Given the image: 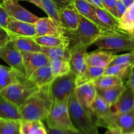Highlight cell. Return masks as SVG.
<instances>
[{
    "instance_id": "cell-23",
    "label": "cell",
    "mask_w": 134,
    "mask_h": 134,
    "mask_svg": "<svg viewBox=\"0 0 134 134\" xmlns=\"http://www.w3.org/2000/svg\"><path fill=\"white\" fill-rule=\"evenodd\" d=\"M34 39L38 44L44 47L68 48L69 44V39L65 36L42 35L35 37Z\"/></svg>"
},
{
    "instance_id": "cell-39",
    "label": "cell",
    "mask_w": 134,
    "mask_h": 134,
    "mask_svg": "<svg viewBox=\"0 0 134 134\" xmlns=\"http://www.w3.org/2000/svg\"><path fill=\"white\" fill-rule=\"evenodd\" d=\"M9 18V14L4 9L2 4L0 3V27L6 29Z\"/></svg>"
},
{
    "instance_id": "cell-4",
    "label": "cell",
    "mask_w": 134,
    "mask_h": 134,
    "mask_svg": "<svg viewBox=\"0 0 134 134\" xmlns=\"http://www.w3.org/2000/svg\"><path fill=\"white\" fill-rule=\"evenodd\" d=\"M103 32V31L94 24L81 15L77 28L75 30H65L64 36L69 41V48L77 44L90 47Z\"/></svg>"
},
{
    "instance_id": "cell-7",
    "label": "cell",
    "mask_w": 134,
    "mask_h": 134,
    "mask_svg": "<svg viewBox=\"0 0 134 134\" xmlns=\"http://www.w3.org/2000/svg\"><path fill=\"white\" fill-rule=\"evenodd\" d=\"M77 75L71 71L65 75L55 77L50 84V92L52 102L68 100L76 88Z\"/></svg>"
},
{
    "instance_id": "cell-1",
    "label": "cell",
    "mask_w": 134,
    "mask_h": 134,
    "mask_svg": "<svg viewBox=\"0 0 134 134\" xmlns=\"http://www.w3.org/2000/svg\"><path fill=\"white\" fill-rule=\"evenodd\" d=\"M52 104L50 84L39 88L18 107L22 120H45Z\"/></svg>"
},
{
    "instance_id": "cell-30",
    "label": "cell",
    "mask_w": 134,
    "mask_h": 134,
    "mask_svg": "<svg viewBox=\"0 0 134 134\" xmlns=\"http://www.w3.org/2000/svg\"><path fill=\"white\" fill-rule=\"evenodd\" d=\"M97 89L103 90L124 85L123 79L115 75H102L93 81Z\"/></svg>"
},
{
    "instance_id": "cell-25",
    "label": "cell",
    "mask_w": 134,
    "mask_h": 134,
    "mask_svg": "<svg viewBox=\"0 0 134 134\" xmlns=\"http://www.w3.org/2000/svg\"><path fill=\"white\" fill-rule=\"evenodd\" d=\"M20 134H48L47 128L41 120H20Z\"/></svg>"
},
{
    "instance_id": "cell-35",
    "label": "cell",
    "mask_w": 134,
    "mask_h": 134,
    "mask_svg": "<svg viewBox=\"0 0 134 134\" xmlns=\"http://www.w3.org/2000/svg\"><path fill=\"white\" fill-rule=\"evenodd\" d=\"M132 67L126 64L109 65L105 69L102 75H115L121 77L123 79L126 76L129 75Z\"/></svg>"
},
{
    "instance_id": "cell-45",
    "label": "cell",
    "mask_w": 134,
    "mask_h": 134,
    "mask_svg": "<svg viewBox=\"0 0 134 134\" xmlns=\"http://www.w3.org/2000/svg\"><path fill=\"white\" fill-rule=\"evenodd\" d=\"M103 134H123V132L117 127H111L107 128V130Z\"/></svg>"
},
{
    "instance_id": "cell-9",
    "label": "cell",
    "mask_w": 134,
    "mask_h": 134,
    "mask_svg": "<svg viewBox=\"0 0 134 134\" xmlns=\"http://www.w3.org/2000/svg\"><path fill=\"white\" fill-rule=\"evenodd\" d=\"M0 58L6 62L10 67L20 71L25 74L22 53L11 40L0 47Z\"/></svg>"
},
{
    "instance_id": "cell-19",
    "label": "cell",
    "mask_w": 134,
    "mask_h": 134,
    "mask_svg": "<svg viewBox=\"0 0 134 134\" xmlns=\"http://www.w3.org/2000/svg\"><path fill=\"white\" fill-rule=\"evenodd\" d=\"M75 94L81 105L90 109L97 95V89L93 82H88L76 87Z\"/></svg>"
},
{
    "instance_id": "cell-43",
    "label": "cell",
    "mask_w": 134,
    "mask_h": 134,
    "mask_svg": "<svg viewBox=\"0 0 134 134\" xmlns=\"http://www.w3.org/2000/svg\"><path fill=\"white\" fill-rule=\"evenodd\" d=\"M128 8L124 5V4L120 0H117L116 1V9H117L118 16H119V19L120 17L122 16L123 14L126 13Z\"/></svg>"
},
{
    "instance_id": "cell-18",
    "label": "cell",
    "mask_w": 134,
    "mask_h": 134,
    "mask_svg": "<svg viewBox=\"0 0 134 134\" xmlns=\"http://www.w3.org/2000/svg\"><path fill=\"white\" fill-rule=\"evenodd\" d=\"M60 26L65 30H75L80 22V14L74 4L58 11Z\"/></svg>"
},
{
    "instance_id": "cell-49",
    "label": "cell",
    "mask_w": 134,
    "mask_h": 134,
    "mask_svg": "<svg viewBox=\"0 0 134 134\" xmlns=\"http://www.w3.org/2000/svg\"><path fill=\"white\" fill-rule=\"evenodd\" d=\"M123 134H134V131H133V132H128V133H124Z\"/></svg>"
},
{
    "instance_id": "cell-6",
    "label": "cell",
    "mask_w": 134,
    "mask_h": 134,
    "mask_svg": "<svg viewBox=\"0 0 134 134\" xmlns=\"http://www.w3.org/2000/svg\"><path fill=\"white\" fill-rule=\"evenodd\" d=\"M39 88L29 79L21 82L12 84L0 90V94L18 107Z\"/></svg>"
},
{
    "instance_id": "cell-48",
    "label": "cell",
    "mask_w": 134,
    "mask_h": 134,
    "mask_svg": "<svg viewBox=\"0 0 134 134\" xmlns=\"http://www.w3.org/2000/svg\"><path fill=\"white\" fill-rule=\"evenodd\" d=\"M127 8H129L134 3V0H120Z\"/></svg>"
},
{
    "instance_id": "cell-21",
    "label": "cell",
    "mask_w": 134,
    "mask_h": 134,
    "mask_svg": "<svg viewBox=\"0 0 134 134\" xmlns=\"http://www.w3.org/2000/svg\"><path fill=\"white\" fill-rule=\"evenodd\" d=\"M54 78L51 67L47 65L35 69L28 77V79L38 88H40L51 84Z\"/></svg>"
},
{
    "instance_id": "cell-47",
    "label": "cell",
    "mask_w": 134,
    "mask_h": 134,
    "mask_svg": "<svg viewBox=\"0 0 134 134\" xmlns=\"http://www.w3.org/2000/svg\"><path fill=\"white\" fill-rule=\"evenodd\" d=\"M29 2L31 3L34 4L35 5H36L37 7H38L39 8H40L41 9L43 10V5H42L41 2V0H27Z\"/></svg>"
},
{
    "instance_id": "cell-27",
    "label": "cell",
    "mask_w": 134,
    "mask_h": 134,
    "mask_svg": "<svg viewBox=\"0 0 134 134\" xmlns=\"http://www.w3.org/2000/svg\"><path fill=\"white\" fill-rule=\"evenodd\" d=\"M105 69V68L87 66L83 73L76 78V86L77 87L84 84L93 82L103 75Z\"/></svg>"
},
{
    "instance_id": "cell-22",
    "label": "cell",
    "mask_w": 134,
    "mask_h": 134,
    "mask_svg": "<svg viewBox=\"0 0 134 134\" xmlns=\"http://www.w3.org/2000/svg\"><path fill=\"white\" fill-rule=\"evenodd\" d=\"M0 119L22 120L18 107L0 94Z\"/></svg>"
},
{
    "instance_id": "cell-50",
    "label": "cell",
    "mask_w": 134,
    "mask_h": 134,
    "mask_svg": "<svg viewBox=\"0 0 134 134\" xmlns=\"http://www.w3.org/2000/svg\"><path fill=\"white\" fill-rule=\"evenodd\" d=\"M0 1H2V2H3V1H6V0H0Z\"/></svg>"
},
{
    "instance_id": "cell-41",
    "label": "cell",
    "mask_w": 134,
    "mask_h": 134,
    "mask_svg": "<svg viewBox=\"0 0 134 134\" xmlns=\"http://www.w3.org/2000/svg\"><path fill=\"white\" fill-rule=\"evenodd\" d=\"M57 7L58 11L61 9L66 8L67 7L73 5L74 0H52Z\"/></svg>"
},
{
    "instance_id": "cell-51",
    "label": "cell",
    "mask_w": 134,
    "mask_h": 134,
    "mask_svg": "<svg viewBox=\"0 0 134 134\" xmlns=\"http://www.w3.org/2000/svg\"><path fill=\"white\" fill-rule=\"evenodd\" d=\"M133 35H134V32H133Z\"/></svg>"
},
{
    "instance_id": "cell-24",
    "label": "cell",
    "mask_w": 134,
    "mask_h": 134,
    "mask_svg": "<svg viewBox=\"0 0 134 134\" xmlns=\"http://www.w3.org/2000/svg\"><path fill=\"white\" fill-rule=\"evenodd\" d=\"M88 109L93 116H95L96 119L105 117L112 113L111 106L98 94Z\"/></svg>"
},
{
    "instance_id": "cell-17",
    "label": "cell",
    "mask_w": 134,
    "mask_h": 134,
    "mask_svg": "<svg viewBox=\"0 0 134 134\" xmlns=\"http://www.w3.org/2000/svg\"><path fill=\"white\" fill-rule=\"evenodd\" d=\"M28 79L24 73L12 67L0 65V90L12 85Z\"/></svg>"
},
{
    "instance_id": "cell-3",
    "label": "cell",
    "mask_w": 134,
    "mask_h": 134,
    "mask_svg": "<svg viewBox=\"0 0 134 134\" xmlns=\"http://www.w3.org/2000/svg\"><path fill=\"white\" fill-rule=\"evenodd\" d=\"M69 111L73 124L82 134H99L96 119L88 109L78 102L75 91L71 94L68 102Z\"/></svg>"
},
{
    "instance_id": "cell-44",
    "label": "cell",
    "mask_w": 134,
    "mask_h": 134,
    "mask_svg": "<svg viewBox=\"0 0 134 134\" xmlns=\"http://www.w3.org/2000/svg\"><path fill=\"white\" fill-rule=\"evenodd\" d=\"M127 84L131 86L132 90L134 92V65L131 68L130 71L129 75H128V81Z\"/></svg>"
},
{
    "instance_id": "cell-34",
    "label": "cell",
    "mask_w": 134,
    "mask_h": 134,
    "mask_svg": "<svg viewBox=\"0 0 134 134\" xmlns=\"http://www.w3.org/2000/svg\"><path fill=\"white\" fill-rule=\"evenodd\" d=\"M20 120L0 119V134H20Z\"/></svg>"
},
{
    "instance_id": "cell-13",
    "label": "cell",
    "mask_w": 134,
    "mask_h": 134,
    "mask_svg": "<svg viewBox=\"0 0 134 134\" xmlns=\"http://www.w3.org/2000/svg\"><path fill=\"white\" fill-rule=\"evenodd\" d=\"M6 30L10 37H25L34 38L36 37V31L34 24L18 20L11 17H9Z\"/></svg>"
},
{
    "instance_id": "cell-20",
    "label": "cell",
    "mask_w": 134,
    "mask_h": 134,
    "mask_svg": "<svg viewBox=\"0 0 134 134\" xmlns=\"http://www.w3.org/2000/svg\"><path fill=\"white\" fill-rule=\"evenodd\" d=\"M73 4L79 14L94 24L102 31H105L107 30H109L98 19L95 13V10L93 8V5L87 2L85 0H74Z\"/></svg>"
},
{
    "instance_id": "cell-31",
    "label": "cell",
    "mask_w": 134,
    "mask_h": 134,
    "mask_svg": "<svg viewBox=\"0 0 134 134\" xmlns=\"http://www.w3.org/2000/svg\"><path fill=\"white\" fill-rule=\"evenodd\" d=\"M49 65L55 77L65 75L71 71L69 61L65 59H51L50 60Z\"/></svg>"
},
{
    "instance_id": "cell-12",
    "label": "cell",
    "mask_w": 134,
    "mask_h": 134,
    "mask_svg": "<svg viewBox=\"0 0 134 134\" xmlns=\"http://www.w3.org/2000/svg\"><path fill=\"white\" fill-rule=\"evenodd\" d=\"M89 47L82 44H77L69 48L71 51V57L69 60L71 71L79 77L87 68L85 62V57Z\"/></svg>"
},
{
    "instance_id": "cell-42",
    "label": "cell",
    "mask_w": 134,
    "mask_h": 134,
    "mask_svg": "<svg viewBox=\"0 0 134 134\" xmlns=\"http://www.w3.org/2000/svg\"><path fill=\"white\" fill-rule=\"evenodd\" d=\"M48 134H82L80 133L79 131L77 132H73L70 130H62L57 129H51L48 128L47 129Z\"/></svg>"
},
{
    "instance_id": "cell-29",
    "label": "cell",
    "mask_w": 134,
    "mask_h": 134,
    "mask_svg": "<svg viewBox=\"0 0 134 134\" xmlns=\"http://www.w3.org/2000/svg\"><path fill=\"white\" fill-rule=\"evenodd\" d=\"M125 87L126 85H123L114 86V87L109 88L103 89V90H99V89L96 88L97 94L101 96L104 99V100L111 107L116 102L120 94L124 91Z\"/></svg>"
},
{
    "instance_id": "cell-40",
    "label": "cell",
    "mask_w": 134,
    "mask_h": 134,
    "mask_svg": "<svg viewBox=\"0 0 134 134\" xmlns=\"http://www.w3.org/2000/svg\"><path fill=\"white\" fill-rule=\"evenodd\" d=\"M10 40L11 37L6 29L0 27V47L5 44Z\"/></svg>"
},
{
    "instance_id": "cell-14",
    "label": "cell",
    "mask_w": 134,
    "mask_h": 134,
    "mask_svg": "<svg viewBox=\"0 0 134 134\" xmlns=\"http://www.w3.org/2000/svg\"><path fill=\"white\" fill-rule=\"evenodd\" d=\"M34 25L36 31V36H64L65 29L62 27L58 22L48 16L39 18Z\"/></svg>"
},
{
    "instance_id": "cell-37",
    "label": "cell",
    "mask_w": 134,
    "mask_h": 134,
    "mask_svg": "<svg viewBox=\"0 0 134 134\" xmlns=\"http://www.w3.org/2000/svg\"><path fill=\"white\" fill-rule=\"evenodd\" d=\"M126 64L130 66L134 65V51H130L126 54L121 55H116L113 60L110 63L109 65Z\"/></svg>"
},
{
    "instance_id": "cell-15",
    "label": "cell",
    "mask_w": 134,
    "mask_h": 134,
    "mask_svg": "<svg viewBox=\"0 0 134 134\" xmlns=\"http://www.w3.org/2000/svg\"><path fill=\"white\" fill-rule=\"evenodd\" d=\"M111 112L116 114L126 113L134 109V92L127 83L124 91L111 106Z\"/></svg>"
},
{
    "instance_id": "cell-10",
    "label": "cell",
    "mask_w": 134,
    "mask_h": 134,
    "mask_svg": "<svg viewBox=\"0 0 134 134\" xmlns=\"http://www.w3.org/2000/svg\"><path fill=\"white\" fill-rule=\"evenodd\" d=\"M1 4L9 14V17L16 20L34 24L39 18L21 6L18 0H6L2 2Z\"/></svg>"
},
{
    "instance_id": "cell-16",
    "label": "cell",
    "mask_w": 134,
    "mask_h": 134,
    "mask_svg": "<svg viewBox=\"0 0 134 134\" xmlns=\"http://www.w3.org/2000/svg\"><path fill=\"white\" fill-rule=\"evenodd\" d=\"M116 56L113 52L99 48L90 52H87L85 57V62L87 66L106 68L109 65Z\"/></svg>"
},
{
    "instance_id": "cell-46",
    "label": "cell",
    "mask_w": 134,
    "mask_h": 134,
    "mask_svg": "<svg viewBox=\"0 0 134 134\" xmlns=\"http://www.w3.org/2000/svg\"><path fill=\"white\" fill-rule=\"evenodd\" d=\"M85 1L90 3V4L94 5V6L98 7L101 8V9H104L103 8V3H102V0H85Z\"/></svg>"
},
{
    "instance_id": "cell-36",
    "label": "cell",
    "mask_w": 134,
    "mask_h": 134,
    "mask_svg": "<svg viewBox=\"0 0 134 134\" xmlns=\"http://www.w3.org/2000/svg\"><path fill=\"white\" fill-rule=\"evenodd\" d=\"M41 2L43 5V10L47 13L48 16L60 24L58 10L52 0H41Z\"/></svg>"
},
{
    "instance_id": "cell-8",
    "label": "cell",
    "mask_w": 134,
    "mask_h": 134,
    "mask_svg": "<svg viewBox=\"0 0 134 134\" xmlns=\"http://www.w3.org/2000/svg\"><path fill=\"white\" fill-rule=\"evenodd\" d=\"M98 127L108 128L117 127L124 133L134 131V109L126 113L116 114L111 113L105 117L96 119Z\"/></svg>"
},
{
    "instance_id": "cell-2",
    "label": "cell",
    "mask_w": 134,
    "mask_h": 134,
    "mask_svg": "<svg viewBox=\"0 0 134 134\" xmlns=\"http://www.w3.org/2000/svg\"><path fill=\"white\" fill-rule=\"evenodd\" d=\"M99 48L114 53L134 51V35L132 33L118 29L103 31L93 43Z\"/></svg>"
},
{
    "instance_id": "cell-38",
    "label": "cell",
    "mask_w": 134,
    "mask_h": 134,
    "mask_svg": "<svg viewBox=\"0 0 134 134\" xmlns=\"http://www.w3.org/2000/svg\"><path fill=\"white\" fill-rule=\"evenodd\" d=\"M116 1L117 0H102L103 8L111 13L113 16L119 20L117 9H116Z\"/></svg>"
},
{
    "instance_id": "cell-26",
    "label": "cell",
    "mask_w": 134,
    "mask_h": 134,
    "mask_svg": "<svg viewBox=\"0 0 134 134\" xmlns=\"http://www.w3.org/2000/svg\"><path fill=\"white\" fill-rule=\"evenodd\" d=\"M11 41L20 52H41V46L34 38L25 37H12Z\"/></svg>"
},
{
    "instance_id": "cell-11",
    "label": "cell",
    "mask_w": 134,
    "mask_h": 134,
    "mask_svg": "<svg viewBox=\"0 0 134 134\" xmlns=\"http://www.w3.org/2000/svg\"><path fill=\"white\" fill-rule=\"evenodd\" d=\"M21 53L23 58L25 75L27 78L37 68L49 65V58L43 52H21Z\"/></svg>"
},
{
    "instance_id": "cell-32",
    "label": "cell",
    "mask_w": 134,
    "mask_h": 134,
    "mask_svg": "<svg viewBox=\"0 0 134 134\" xmlns=\"http://www.w3.org/2000/svg\"><path fill=\"white\" fill-rule=\"evenodd\" d=\"M41 52L46 55L49 60L54 58H62L65 60H70L71 51L69 48L60 47H51L41 46Z\"/></svg>"
},
{
    "instance_id": "cell-28",
    "label": "cell",
    "mask_w": 134,
    "mask_h": 134,
    "mask_svg": "<svg viewBox=\"0 0 134 134\" xmlns=\"http://www.w3.org/2000/svg\"><path fill=\"white\" fill-rule=\"evenodd\" d=\"M95 13L98 19L108 30H118L119 27V20L113 16L111 13L104 9L96 7L93 5Z\"/></svg>"
},
{
    "instance_id": "cell-5",
    "label": "cell",
    "mask_w": 134,
    "mask_h": 134,
    "mask_svg": "<svg viewBox=\"0 0 134 134\" xmlns=\"http://www.w3.org/2000/svg\"><path fill=\"white\" fill-rule=\"evenodd\" d=\"M68 102L69 99L52 102L51 109L45 119L48 128L73 132L78 131L71 119Z\"/></svg>"
},
{
    "instance_id": "cell-33",
    "label": "cell",
    "mask_w": 134,
    "mask_h": 134,
    "mask_svg": "<svg viewBox=\"0 0 134 134\" xmlns=\"http://www.w3.org/2000/svg\"><path fill=\"white\" fill-rule=\"evenodd\" d=\"M119 27L132 34L134 32V3L119 19Z\"/></svg>"
}]
</instances>
